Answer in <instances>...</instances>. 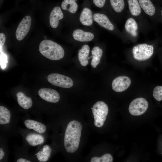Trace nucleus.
<instances>
[{"label":"nucleus","instance_id":"31","mask_svg":"<svg viewBox=\"0 0 162 162\" xmlns=\"http://www.w3.org/2000/svg\"><path fill=\"white\" fill-rule=\"evenodd\" d=\"M4 153L3 151L2 148L0 149V160H1L4 157Z\"/></svg>","mask_w":162,"mask_h":162},{"label":"nucleus","instance_id":"29","mask_svg":"<svg viewBox=\"0 0 162 162\" xmlns=\"http://www.w3.org/2000/svg\"><path fill=\"white\" fill-rule=\"evenodd\" d=\"M159 22L162 24V8H160L159 13Z\"/></svg>","mask_w":162,"mask_h":162},{"label":"nucleus","instance_id":"3","mask_svg":"<svg viewBox=\"0 0 162 162\" xmlns=\"http://www.w3.org/2000/svg\"><path fill=\"white\" fill-rule=\"evenodd\" d=\"M128 11L139 24L141 32L146 35L152 28L151 22L143 13L138 0H127Z\"/></svg>","mask_w":162,"mask_h":162},{"label":"nucleus","instance_id":"20","mask_svg":"<svg viewBox=\"0 0 162 162\" xmlns=\"http://www.w3.org/2000/svg\"><path fill=\"white\" fill-rule=\"evenodd\" d=\"M92 58L91 64L93 68H95L99 63L100 59L102 57L103 51V50L98 46H95L93 47L91 50Z\"/></svg>","mask_w":162,"mask_h":162},{"label":"nucleus","instance_id":"15","mask_svg":"<svg viewBox=\"0 0 162 162\" xmlns=\"http://www.w3.org/2000/svg\"><path fill=\"white\" fill-rule=\"evenodd\" d=\"M130 79L126 76H118L113 80L112 84V89L116 92H122L126 90L130 86Z\"/></svg>","mask_w":162,"mask_h":162},{"label":"nucleus","instance_id":"16","mask_svg":"<svg viewBox=\"0 0 162 162\" xmlns=\"http://www.w3.org/2000/svg\"><path fill=\"white\" fill-rule=\"evenodd\" d=\"M38 94L41 98L48 102L56 103L60 100V97L59 93L52 89L41 88L38 91Z\"/></svg>","mask_w":162,"mask_h":162},{"label":"nucleus","instance_id":"13","mask_svg":"<svg viewBox=\"0 0 162 162\" xmlns=\"http://www.w3.org/2000/svg\"><path fill=\"white\" fill-rule=\"evenodd\" d=\"M61 7L63 10L67 11L71 16L74 28L77 27L78 5L76 0H64L62 2Z\"/></svg>","mask_w":162,"mask_h":162},{"label":"nucleus","instance_id":"2","mask_svg":"<svg viewBox=\"0 0 162 162\" xmlns=\"http://www.w3.org/2000/svg\"><path fill=\"white\" fill-rule=\"evenodd\" d=\"M93 17L94 22L101 28L115 35L124 42L127 41L122 32L118 29L114 19L107 13L103 10L93 12Z\"/></svg>","mask_w":162,"mask_h":162},{"label":"nucleus","instance_id":"9","mask_svg":"<svg viewBox=\"0 0 162 162\" xmlns=\"http://www.w3.org/2000/svg\"><path fill=\"white\" fill-rule=\"evenodd\" d=\"M108 105L104 102L99 101L94 104L92 111L95 125L98 128L102 127L106 120L108 112Z\"/></svg>","mask_w":162,"mask_h":162},{"label":"nucleus","instance_id":"32","mask_svg":"<svg viewBox=\"0 0 162 162\" xmlns=\"http://www.w3.org/2000/svg\"><path fill=\"white\" fill-rule=\"evenodd\" d=\"M91 109H92V108H91Z\"/></svg>","mask_w":162,"mask_h":162},{"label":"nucleus","instance_id":"14","mask_svg":"<svg viewBox=\"0 0 162 162\" xmlns=\"http://www.w3.org/2000/svg\"><path fill=\"white\" fill-rule=\"evenodd\" d=\"M32 19L29 16H25L19 24L16 31V37L18 40H23L28 33Z\"/></svg>","mask_w":162,"mask_h":162},{"label":"nucleus","instance_id":"28","mask_svg":"<svg viewBox=\"0 0 162 162\" xmlns=\"http://www.w3.org/2000/svg\"><path fill=\"white\" fill-rule=\"evenodd\" d=\"M6 40V37L4 34L3 33L0 34V45L2 47L4 44Z\"/></svg>","mask_w":162,"mask_h":162},{"label":"nucleus","instance_id":"10","mask_svg":"<svg viewBox=\"0 0 162 162\" xmlns=\"http://www.w3.org/2000/svg\"><path fill=\"white\" fill-rule=\"evenodd\" d=\"M93 12L90 8L85 6L82 8L78 13L77 22L78 25H81L88 28L95 29L93 20Z\"/></svg>","mask_w":162,"mask_h":162},{"label":"nucleus","instance_id":"6","mask_svg":"<svg viewBox=\"0 0 162 162\" xmlns=\"http://www.w3.org/2000/svg\"><path fill=\"white\" fill-rule=\"evenodd\" d=\"M154 42L139 44L134 46L131 49L132 57L140 61H145L150 58L154 51Z\"/></svg>","mask_w":162,"mask_h":162},{"label":"nucleus","instance_id":"8","mask_svg":"<svg viewBox=\"0 0 162 162\" xmlns=\"http://www.w3.org/2000/svg\"><path fill=\"white\" fill-rule=\"evenodd\" d=\"M145 15L154 26L159 22L160 8H157L151 0H138Z\"/></svg>","mask_w":162,"mask_h":162},{"label":"nucleus","instance_id":"23","mask_svg":"<svg viewBox=\"0 0 162 162\" xmlns=\"http://www.w3.org/2000/svg\"><path fill=\"white\" fill-rule=\"evenodd\" d=\"M51 152L52 150L50 146L45 145L43 146L42 150L35 154V155L40 162H45L48 160Z\"/></svg>","mask_w":162,"mask_h":162},{"label":"nucleus","instance_id":"25","mask_svg":"<svg viewBox=\"0 0 162 162\" xmlns=\"http://www.w3.org/2000/svg\"><path fill=\"white\" fill-rule=\"evenodd\" d=\"M113 158L110 154H104L100 157H94L91 160V162H112Z\"/></svg>","mask_w":162,"mask_h":162},{"label":"nucleus","instance_id":"17","mask_svg":"<svg viewBox=\"0 0 162 162\" xmlns=\"http://www.w3.org/2000/svg\"><path fill=\"white\" fill-rule=\"evenodd\" d=\"M64 17V15L61 8L58 6L55 7L51 11L49 16L51 27L54 29L57 28L59 26V21Z\"/></svg>","mask_w":162,"mask_h":162},{"label":"nucleus","instance_id":"22","mask_svg":"<svg viewBox=\"0 0 162 162\" xmlns=\"http://www.w3.org/2000/svg\"><path fill=\"white\" fill-rule=\"evenodd\" d=\"M26 139L28 143L32 146L41 144L44 141V138L42 135L34 133L28 135Z\"/></svg>","mask_w":162,"mask_h":162},{"label":"nucleus","instance_id":"24","mask_svg":"<svg viewBox=\"0 0 162 162\" xmlns=\"http://www.w3.org/2000/svg\"><path fill=\"white\" fill-rule=\"evenodd\" d=\"M10 112L5 107L0 106V124H4L8 123L10 120Z\"/></svg>","mask_w":162,"mask_h":162},{"label":"nucleus","instance_id":"21","mask_svg":"<svg viewBox=\"0 0 162 162\" xmlns=\"http://www.w3.org/2000/svg\"><path fill=\"white\" fill-rule=\"evenodd\" d=\"M16 96L19 105L23 108L27 110L31 108L32 105L31 98L27 97L22 92H18Z\"/></svg>","mask_w":162,"mask_h":162},{"label":"nucleus","instance_id":"4","mask_svg":"<svg viewBox=\"0 0 162 162\" xmlns=\"http://www.w3.org/2000/svg\"><path fill=\"white\" fill-rule=\"evenodd\" d=\"M40 53L48 59L58 60L64 56V51L62 47L56 43L50 40L42 41L39 46Z\"/></svg>","mask_w":162,"mask_h":162},{"label":"nucleus","instance_id":"18","mask_svg":"<svg viewBox=\"0 0 162 162\" xmlns=\"http://www.w3.org/2000/svg\"><path fill=\"white\" fill-rule=\"evenodd\" d=\"M90 52V48L86 44L82 46L78 51V58L81 65L83 66H86L88 63V57Z\"/></svg>","mask_w":162,"mask_h":162},{"label":"nucleus","instance_id":"26","mask_svg":"<svg viewBox=\"0 0 162 162\" xmlns=\"http://www.w3.org/2000/svg\"><path fill=\"white\" fill-rule=\"evenodd\" d=\"M106 0H92V2L95 7L103 9V11L108 14L107 10L106 8Z\"/></svg>","mask_w":162,"mask_h":162},{"label":"nucleus","instance_id":"12","mask_svg":"<svg viewBox=\"0 0 162 162\" xmlns=\"http://www.w3.org/2000/svg\"><path fill=\"white\" fill-rule=\"evenodd\" d=\"M148 102L144 98H139L133 100L128 108L129 113L132 115L138 116L144 113L147 110Z\"/></svg>","mask_w":162,"mask_h":162},{"label":"nucleus","instance_id":"30","mask_svg":"<svg viewBox=\"0 0 162 162\" xmlns=\"http://www.w3.org/2000/svg\"><path fill=\"white\" fill-rule=\"evenodd\" d=\"M30 161L22 158H20L18 159L16 162H30Z\"/></svg>","mask_w":162,"mask_h":162},{"label":"nucleus","instance_id":"11","mask_svg":"<svg viewBox=\"0 0 162 162\" xmlns=\"http://www.w3.org/2000/svg\"><path fill=\"white\" fill-rule=\"evenodd\" d=\"M47 79L52 85L61 88H69L73 85V82L71 78L58 74H50L48 76Z\"/></svg>","mask_w":162,"mask_h":162},{"label":"nucleus","instance_id":"27","mask_svg":"<svg viewBox=\"0 0 162 162\" xmlns=\"http://www.w3.org/2000/svg\"><path fill=\"white\" fill-rule=\"evenodd\" d=\"M153 95L154 98L157 101L162 100V86H158L154 89Z\"/></svg>","mask_w":162,"mask_h":162},{"label":"nucleus","instance_id":"1","mask_svg":"<svg viewBox=\"0 0 162 162\" xmlns=\"http://www.w3.org/2000/svg\"><path fill=\"white\" fill-rule=\"evenodd\" d=\"M82 126L79 122L73 120L68 124L65 130L64 145L67 152L73 153L78 148Z\"/></svg>","mask_w":162,"mask_h":162},{"label":"nucleus","instance_id":"5","mask_svg":"<svg viewBox=\"0 0 162 162\" xmlns=\"http://www.w3.org/2000/svg\"><path fill=\"white\" fill-rule=\"evenodd\" d=\"M125 22L124 25L122 33L127 40L132 42H136L141 32L140 27L137 21L127 10L125 14Z\"/></svg>","mask_w":162,"mask_h":162},{"label":"nucleus","instance_id":"7","mask_svg":"<svg viewBox=\"0 0 162 162\" xmlns=\"http://www.w3.org/2000/svg\"><path fill=\"white\" fill-rule=\"evenodd\" d=\"M70 36L74 41L81 43L91 42L98 38V33L96 29L85 27L74 28Z\"/></svg>","mask_w":162,"mask_h":162},{"label":"nucleus","instance_id":"19","mask_svg":"<svg viewBox=\"0 0 162 162\" xmlns=\"http://www.w3.org/2000/svg\"><path fill=\"white\" fill-rule=\"evenodd\" d=\"M24 124L28 128L33 129L40 134L44 133L46 130V126L44 124L34 120H26Z\"/></svg>","mask_w":162,"mask_h":162}]
</instances>
